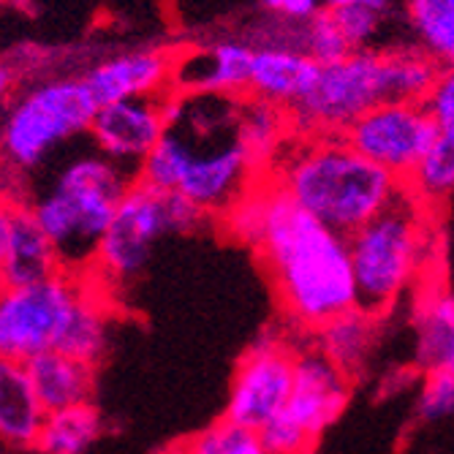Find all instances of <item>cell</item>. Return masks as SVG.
<instances>
[{"label": "cell", "instance_id": "obj_26", "mask_svg": "<svg viewBox=\"0 0 454 454\" xmlns=\"http://www.w3.org/2000/svg\"><path fill=\"white\" fill-rule=\"evenodd\" d=\"M300 50L308 52L318 66L338 63L354 52L335 20V14L329 9H321L313 20L300 25Z\"/></svg>", "mask_w": 454, "mask_h": 454}, {"label": "cell", "instance_id": "obj_30", "mask_svg": "<svg viewBox=\"0 0 454 454\" xmlns=\"http://www.w3.org/2000/svg\"><path fill=\"white\" fill-rule=\"evenodd\" d=\"M422 104L430 112V117L435 120L438 131L454 126V66L438 71L433 88H430V93L425 96Z\"/></svg>", "mask_w": 454, "mask_h": 454}, {"label": "cell", "instance_id": "obj_31", "mask_svg": "<svg viewBox=\"0 0 454 454\" xmlns=\"http://www.w3.org/2000/svg\"><path fill=\"white\" fill-rule=\"evenodd\" d=\"M262 6L275 20L302 25V22L313 20L324 9V0H262Z\"/></svg>", "mask_w": 454, "mask_h": 454}, {"label": "cell", "instance_id": "obj_33", "mask_svg": "<svg viewBox=\"0 0 454 454\" xmlns=\"http://www.w3.org/2000/svg\"><path fill=\"white\" fill-rule=\"evenodd\" d=\"M12 213L14 204L0 193V270H4V259H6V245H9V226H12Z\"/></svg>", "mask_w": 454, "mask_h": 454}, {"label": "cell", "instance_id": "obj_21", "mask_svg": "<svg viewBox=\"0 0 454 454\" xmlns=\"http://www.w3.org/2000/svg\"><path fill=\"white\" fill-rule=\"evenodd\" d=\"M379 324L381 316L362 308L340 313L318 329V351L333 359L348 379L362 376L379 348Z\"/></svg>", "mask_w": 454, "mask_h": 454}, {"label": "cell", "instance_id": "obj_29", "mask_svg": "<svg viewBox=\"0 0 454 454\" xmlns=\"http://www.w3.org/2000/svg\"><path fill=\"white\" fill-rule=\"evenodd\" d=\"M335 14L346 41L351 44V50H367L373 44V38L379 35L381 25H384V14L370 12V9H329Z\"/></svg>", "mask_w": 454, "mask_h": 454}, {"label": "cell", "instance_id": "obj_8", "mask_svg": "<svg viewBox=\"0 0 454 454\" xmlns=\"http://www.w3.org/2000/svg\"><path fill=\"white\" fill-rule=\"evenodd\" d=\"M85 300L63 272L33 286H0V354L27 362L58 351Z\"/></svg>", "mask_w": 454, "mask_h": 454}, {"label": "cell", "instance_id": "obj_20", "mask_svg": "<svg viewBox=\"0 0 454 454\" xmlns=\"http://www.w3.org/2000/svg\"><path fill=\"white\" fill-rule=\"evenodd\" d=\"M25 364L47 414L68 405L90 403L96 384V364L68 356L63 351H44L27 359Z\"/></svg>", "mask_w": 454, "mask_h": 454}, {"label": "cell", "instance_id": "obj_24", "mask_svg": "<svg viewBox=\"0 0 454 454\" xmlns=\"http://www.w3.org/2000/svg\"><path fill=\"white\" fill-rule=\"evenodd\" d=\"M408 188L425 201H441L454 191V126L441 129L422 167L408 180Z\"/></svg>", "mask_w": 454, "mask_h": 454}, {"label": "cell", "instance_id": "obj_10", "mask_svg": "<svg viewBox=\"0 0 454 454\" xmlns=\"http://www.w3.org/2000/svg\"><path fill=\"white\" fill-rule=\"evenodd\" d=\"M167 231H175L169 193L137 180L120 199L117 213L96 251V262L109 278L131 280L147 267L153 247Z\"/></svg>", "mask_w": 454, "mask_h": 454}, {"label": "cell", "instance_id": "obj_4", "mask_svg": "<svg viewBox=\"0 0 454 454\" xmlns=\"http://www.w3.org/2000/svg\"><path fill=\"white\" fill-rule=\"evenodd\" d=\"M433 204L405 191L348 234L356 308L387 316L433 262Z\"/></svg>", "mask_w": 454, "mask_h": 454}, {"label": "cell", "instance_id": "obj_15", "mask_svg": "<svg viewBox=\"0 0 454 454\" xmlns=\"http://www.w3.org/2000/svg\"><path fill=\"white\" fill-rule=\"evenodd\" d=\"M175 52L169 50H131L106 58L85 71L82 82L98 106L155 96L172 90Z\"/></svg>", "mask_w": 454, "mask_h": 454}, {"label": "cell", "instance_id": "obj_7", "mask_svg": "<svg viewBox=\"0 0 454 454\" xmlns=\"http://www.w3.org/2000/svg\"><path fill=\"white\" fill-rule=\"evenodd\" d=\"M96 112L98 104L82 76L41 82L14 101L0 134V153L12 167L33 169L60 142L90 131Z\"/></svg>", "mask_w": 454, "mask_h": 454}, {"label": "cell", "instance_id": "obj_17", "mask_svg": "<svg viewBox=\"0 0 454 454\" xmlns=\"http://www.w3.org/2000/svg\"><path fill=\"white\" fill-rule=\"evenodd\" d=\"M44 419L47 408L30 381L27 364L0 354V446L35 449Z\"/></svg>", "mask_w": 454, "mask_h": 454}, {"label": "cell", "instance_id": "obj_27", "mask_svg": "<svg viewBox=\"0 0 454 454\" xmlns=\"http://www.w3.org/2000/svg\"><path fill=\"white\" fill-rule=\"evenodd\" d=\"M185 454H270L262 435L251 427L223 422L201 430L185 449Z\"/></svg>", "mask_w": 454, "mask_h": 454}, {"label": "cell", "instance_id": "obj_5", "mask_svg": "<svg viewBox=\"0 0 454 454\" xmlns=\"http://www.w3.org/2000/svg\"><path fill=\"white\" fill-rule=\"evenodd\" d=\"M131 185L126 167L112 158L93 155L68 163L55 188L33 207L38 226L55 245L60 264L96 262V251L117 213V204Z\"/></svg>", "mask_w": 454, "mask_h": 454}, {"label": "cell", "instance_id": "obj_28", "mask_svg": "<svg viewBox=\"0 0 454 454\" xmlns=\"http://www.w3.org/2000/svg\"><path fill=\"white\" fill-rule=\"evenodd\" d=\"M414 414L419 422H443L454 417V373H425L422 387L417 392Z\"/></svg>", "mask_w": 454, "mask_h": 454}, {"label": "cell", "instance_id": "obj_23", "mask_svg": "<svg viewBox=\"0 0 454 454\" xmlns=\"http://www.w3.org/2000/svg\"><path fill=\"white\" fill-rule=\"evenodd\" d=\"M405 14L419 50L441 68L454 66V0H405Z\"/></svg>", "mask_w": 454, "mask_h": 454}, {"label": "cell", "instance_id": "obj_18", "mask_svg": "<svg viewBox=\"0 0 454 454\" xmlns=\"http://www.w3.org/2000/svg\"><path fill=\"white\" fill-rule=\"evenodd\" d=\"M60 272H63L60 256L52 239L38 226L33 210L14 204L6 259H4V270H0V286H33V283H44Z\"/></svg>", "mask_w": 454, "mask_h": 454}, {"label": "cell", "instance_id": "obj_22", "mask_svg": "<svg viewBox=\"0 0 454 454\" xmlns=\"http://www.w3.org/2000/svg\"><path fill=\"white\" fill-rule=\"evenodd\" d=\"M104 422L93 403L52 411L41 427L35 451L41 454H85L101 435Z\"/></svg>", "mask_w": 454, "mask_h": 454}, {"label": "cell", "instance_id": "obj_9", "mask_svg": "<svg viewBox=\"0 0 454 454\" xmlns=\"http://www.w3.org/2000/svg\"><path fill=\"white\" fill-rule=\"evenodd\" d=\"M343 139L408 183L435 145L438 126L422 101H387L356 117Z\"/></svg>", "mask_w": 454, "mask_h": 454}, {"label": "cell", "instance_id": "obj_34", "mask_svg": "<svg viewBox=\"0 0 454 454\" xmlns=\"http://www.w3.org/2000/svg\"><path fill=\"white\" fill-rule=\"evenodd\" d=\"M14 68L9 63H0V98H6L14 90Z\"/></svg>", "mask_w": 454, "mask_h": 454}, {"label": "cell", "instance_id": "obj_14", "mask_svg": "<svg viewBox=\"0 0 454 454\" xmlns=\"http://www.w3.org/2000/svg\"><path fill=\"white\" fill-rule=\"evenodd\" d=\"M254 50L247 41L221 38L204 47L175 52V93H218V96H247Z\"/></svg>", "mask_w": 454, "mask_h": 454}, {"label": "cell", "instance_id": "obj_1", "mask_svg": "<svg viewBox=\"0 0 454 454\" xmlns=\"http://www.w3.org/2000/svg\"><path fill=\"white\" fill-rule=\"evenodd\" d=\"M226 213L231 231L259 251L286 313L297 324L321 329L356 308L346 234L321 223L270 180Z\"/></svg>", "mask_w": 454, "mask_h": 454}, {"label": "cell", "instance_id": "obj_3", "mask_svg": "<svg viewBox=\"0 0 454 454\" xmlns=\"http://www.w3.org/2000/svg\"><path fill=\"white\" fill-rule=\"evenodd\" d=\"M267 172V180L300 207L346 237L376 218L408 185L338 134H292Z\"/></svg>", "mask_w": 454, "mask_h": 454}, {"label": "cell", "instance_id": "obj_12", "mask_svg": "<svg viewBox=\"0 0 454 454\" xmlns=\"http://www.w3.org/2000/svg\"><path fill=\"white\" fill-rule=\"evenodd\" d=\"M175 90L155 96L114 101L98 106L90 134L101 153L120 167H142V160L155 150V145L169 131V109Z\"/></svg>", "mask_w": 454, "mask_h": 454}, {"label": "cell", "instance_id": "obj_11", "mask_svg": "<svg viewBox=\"0 0 454 454\" xmlns=\"http://www.w3.org/2000/svg\"><path fill=\"white\" fill-rule=\"evenodd\" d=\"M294 362L297 356L275 333L259 335L234 373L226 400V419L259 433L280 417L294 387Z\"/></svg>", "mask_w": 454, "mask_h": 454}, {"label": "cell", "instance_id": "obj_32", "mask_svg": "<svg viewBox=\"0 0 454 454\" xmlns=\"http://www.w3.org/2000/svg\"><path fill=\"white\" fill-rule=\"evenodd\" d=\"M324 9H370L387 17L392 12V0H324Z\"/></svg>", "mask_w": 454, "mask_h": 454}, {"label": "cell", "instance_id": "obj_19", "mask_svg": "<svg viewBox=\"0 0 454 454\" xmlns=\"http://www.w3.org/2000/svg\"><path fill=\"white\" fill-rule=\"evenodd\" d=\"M414 364L422 373H454V292L427 288L414 313Z\"/></svg>", "mask_w": 454, "mask_h": 454}, {"label": "cell", "instance_id": "obj_6", "mask_svg": "<svg viewBox=\"0 0 454 454\" xmlns=\"http://www.w3.org/2000/svg\"><path fill=\"white\" fill-rule=\"evenodd\" d=\"M400 101L395 76V50H356L338 63L318 68L313 88L292 106V134H338L379 104Z\"/></svg>", "mask_w": 454, "mask_h": 454}, {"label": "cell", "instance_id": "obj_13", "mask_svg": "<svg viewBox=\"0 0 454 454\" xmlns=\"http://www.w3.org/2000/svg\"><path fill=\"white\" fill-rule=\"evenodd\" d=\"M351 400V379L324 351H305L294 362V387L280 419L313 443L333 427Z\"/></svg>", "mask_w": 454, "mask_h": 454}, {"label": "cell", "instance_id": "obj_16", "mask_svg": "<svg viewBox=\"0 0 454 454\" xmlns=\"http://www.w3.org/2000/svg\"><path fill=\"white\" fill-rule=\"evenodd\" d=\"M318 63L286 44H259L254 50L251 82H247V96L275 104L280 109H292L318 76Z\"/></svg>", "mask_w": 454, "mask_h": 454}, {"label": "cell", "instance_id": "obj_25", "mask_svg": "<svg viewBox=\"0 0 454 454\" xmlns=\"http://www.w3.org/2000/svg\"><path fill=\"white\" fill-rule=\"evenodd\" d=\"M106 343H109L106 318H104L98 305L85 300V305H82L74 324L68 326V333H66L58 351H63L68 356H76L82 362L98 364L104 359V354H106Z\"/></svg>", "mask_w": 454, "mask_h": 454}, {"label": "cell", "instance_id": "obj_2", "mask_svg": "<svg viewBox=\"0 0 454 454\" xmlns=\"http://www.w3.org/2000/svg\"><path fill=\"white\" fill-rule=\"evenodd\" d=\"M242 96L175 93L169 131L142 160L139 183L204 213L231 210L259 172L239 137Z\"/></svg>", "mask_w": 454, "mask_h": 454}]
</instances>
